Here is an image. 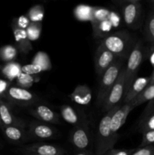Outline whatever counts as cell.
Returning <instances> with one entry per match:
<instances>
[{
	"label": "cell",
	"mask_w": 154,
	"mask_h": 155,
	"mask_svg": "<svg viewBox=\"0 0 154 155\" xmlns=\"http://www.w3.org/2000/svg\"><path fill=\"white\" fill-rule=\"evenodd\" d=\"M2 148V145L1 142H0V148Z\"/></svg>",
	"instance_id": "obj_42"
},
{
	"label": "cell",
	"mask_w": 154,
	"mask_h": 155,
	"mask_svg": "<svg viewBox=\"0 0 154 155\" xmlns=\"http://www.w3.org/2000/svg\"><path fill=\"white\" fill-rule=\"evenodd\" d=\"M18 151H27L40 155H66L67 152L60 146L51 144L37 143L21 145Z\"/></svg>",
	"instance_id": "obj_11"
},
{
	"label": "cell",
	"mask_w": 154,
	"mask_h": 155,
	"mask_svg": "<svg viewBox=\"0 0 154 155\" xmlns=\"http://www.w3.org/2000/svg\"><path fill=\"white\" fill-rule=\"evenodd\" d=\"M152 100H154V84H149L131 103L135 107L146 101Z\"/></svg>",
	"instance_id": "obj_22"
},
{
	"label": "cell",
	"mask_w": 154,
	"mask_h": 155,
	"mask_svg": "<svg viewBox=\"0 0 154 155\" xmlns=\"http://www.w3.org/2000/svg\"><path fill=\"white\" fill-rule=\"evenodd\" d=\"M146 55L149 63L154 68V44H151L149 49L146 50Z\"/></svg>",
	"instance_id": "obj_36"
},
{
	"label": "cell",
	"mask_w": 154,
	"mask_h": 155,
	"mask_svg": "<svg viewBox=\"0 0 154 155\" xmlns=\"http://www.w3.org/2000/svg\"><path fill=\"white\" fill-rule=\"evenodd\" d=\"M18 152L21 153L23 155H40L38 154H35V153H31V152H27V151H18Z\"/></svg>",
	"instance_id": "obj_40"
},
{
	"label": "cell",
	"mask_w": 154,
	"mask_h": 155,
	"mask_svg": "<svg viewBox=\"0 0 154 155\" xmlns=\"http://www.w3.org/2000/svg\"><path fill=\"white\" fill-rule=\"evenodd\" d=\"M125 66L121 71L119 77L117 81L116 82L112 89L109 92L108 95L106 97L101 109L103 112H108L115 106L118 105L121 103L122 99H123L125 95Z\"/></svg>",
	"instance_id": "obj_7"
},
{
	"label": "cell",
	"mask_w": 154,
	"mask_h": 155,
	"mask_svg": "<svg viewBox=\"0 0 154 155\" xmlns=\"http://www.w3.org/2000/svg\"><path fill=\"white\" fill-rule=\"evenodd\" d=\"M151 3H152V4H154V0H153V1L151 2Z\"/></svg>",
	"instance_id": "obj_43"
},
{
	"label": "cell",
	"mask_w": 154,
	"mask_h": 155,
	"mask_svg": "<svg viewBox=\"0 0 154 155\" xmlns=\"http://www.w3.org/2000/svg\"><path fill=\"white\" fill-rule=\"evenodd\" d=\"M122 104V103H120L107 112L100 120L98 127V133H97V155H104L107 151L113 149L116 141L118 140L119 135L113 134L111 130L110 124H111V118L113 114Z\"/></svg>",
	"instance_id": "obj_2"
},
{
	"label": "cell",
	"mask_w": 154,
	"mask_h": 155,
	"mask_svg": "<svg viewBox=\"0 0 154 155\" xmlns=\"http://www.w3.org/2000/svg\"><path fill=\"white\" fill-rule=\"evenodd\" d=\"M135 149H113L107 151L104 155H131Z\"/></svg>",
	"instance_id": "obj_34"
},
{
	"label": "cell",
	"mask_w": 154,
	"mask_h": 155,
	"mask_svg": "<svg viewBox=\"0 0 154 155\" xmlns=\"http://www.w3.org/2000/svg\"><path fill=\"white\" fill-rule=\"evenodd\" d=\"M149 77L136 78L130 87L128 92L125 94L122 100V104L130 103L149 85Z\"/></svg>",
	"instance_id": "obj_17"
},
{
	"label": "cell",
	"mask_w": 154,
	"mask_h": 155,
	"mask_svg": "<svg viewBox=\"0 0 154 155\" xmlns=\"http://www.w3.org/2000/svg\"><path fill=\"white\" fill-rule=\"evenodd\" d=\"M70 142L78 151H83L88 147L90 143L89 124L85 117L71 132Z\"/></svg>",
	"instance_id": "obj_9"
},
{
	"label": "cell",
	"mask_w": 154,
	"mask_h": 155,
	"mask_svg": "<svg viewBox=\"0 0 154 155\" xmlns=\"http://www.w3.org/2000/svg\"><path fill=\"white\" fill-rule=\"evenodd\" d=\"M2 127V122H1V120H0V129Z\"/></svg>",
	"instance_id": "obj_41"
},
{
	"label": "cell",
	"mask_w": 154,
	"mask_h": 155,
	"mask_svg": "<svg viewBox=\"0 0 154 155\" xmlns=\"http://www.w3.org/2000/svg\"><path fill=\"white\" fill-rule=\"evenodd\" d=\"M3 97L10 102L21 107H32L40 101V98L37 95L18 86H9Z\"/></svg>",
	"instance_id": "obj_6"
},
{
	"label": "cell",
	"mask_w": 154,
	"mask_h": 155,
	"mask_svg": "<svg viewBox=\"0 0 154 155\" xmlns=\"http://www.w3.org/2000/svg\"><path fill=\"white\" fill-rule=\"evenodd\" d=\"M125 61L124 58H117L101 75L97 95V104L98 106H102L109 92L117 81L121 71L124 68Z\"/></svg>",
	"instance_id": "obj_3"
},
{
	"label": "cell",
	"mask_w": 154,
	"mask_h": 155,
	"mask_svg": "<svg viewBox=\"0 0 154 155\" xmlns=\"http://www.w3.org/2000/svg\"><path fill=\"white\" fill-rule=\"evenodd\" d=\"M3 74L9 80H13V79L18 78V76L21 73V66L19 64H17L15 62H11L7 63L5 66L3 67L2 69Z\"/></svg>",
	"instance_id": "obj_26"
},
{
	"label": "cell",
	"mask_w": 154,
	"mask_h": 155,
	"mask_svg": "<svg viewBox=\"0 0 154 155\" xmlns=\"http://www.w3.org/2000/svg\"><path fill=\"white\" fill-rule=\"evenodd\" d=\"M15 20H16V23L18 25V27H20L22 29H24V30L27 28V27H28L30 23V21L27 18V15H21L19 18H15Z\"/></svg>",
	"instance_id": "obj_35"
},
{
	"label": "cell",
	"mask_w": 154,
	"mask_h": 155,
	"mask_svg": "<svg viewBox=\"0 0 154 155\" xmlns=\"http://www.w3.org/2000/svg\"><path fill=\"white\" fill-rule=\"evenodd\" d=\"M60 116L68 124L71 125H79L83 120V117L80 116L79 114L72 107L68 104H63L60 108Z\"/></svg>",
	"instance_id": "obj_19"
},
{
	"label": "cell",
	"mask_w": 154,
	"mask_h": 155,
	"mask_svg": "<svg viewBox=\"0 0 154 155\" xmlns=\"http://www.w3.org/2000/svg\"><path fill=\"white\" fill-rule=\"evenodd\" d=\"M0 120L2 127H26V123L22 119L15 116L12 112V109L8 103L0 98Z\"/></svg>",
	"instance_id": "obj_14"
},
{
	"label": "cell",
	"mask_w": 154,
	"mask_h": 155,
	"mask_svg": "<svg viewBox=\"0 0 154 155\" xmlns=\"http://www.w3.org/2000/svg\"><path fill=\"white\" fill-rule=\"evenodd\" d=\"M27 131L29 141L49 140L58 135L57 129L49 124L35 120L29 123Z\"/></svg>",
	"instance_id": "obj_8"
},
{
	"label": "cell",
	"mask_w": 154,
	"mask_h": 155,
	"mask_svg": "<svg viewBox=\"0 0 154 155\" xmlns=\"http://www.w3.org/2000/svg\"><path fill=\"white\" fill-rule=\"evenodd\" d=\"M146 54V48H145L141 40H137L127 58V63L125 65V95L128 92L133 82L137 78V72Z\"/></svg>",
	"instance_id": "obj_4"
},
{
	"label": "cell",
	"mask_w": 154,
	"mask_h": 155,
	"mask_svg": "<svg viewBox=\"0 0 154 155\" xmlns=\"http://www.w3.org/2000/svg\"><path fill=\"white\" fill-rule=\"evenodd\" d=\"M121 8L124 21L131 30H137L142 23V6L138 0L121 1Z\"/></svg>",
	"instance_id": "obj_5"
},
{
	"label": "cell",
	"mask_w": 154,
	"mask_h": 155,
	"mask_svg": "<svg viewBox=\"0 0 154 155\" xmlns=\"http://www.w3.org/2000/svg\"><path fill=\"white\" fill-rule=\"evenodd\" d=\"M33 61H34L33 62V64H38L40 67H42L44 71L48 70L51 68L49 59H48V55L46 54H45V53H38L36 55V57L34 58V60Z\"/></svg>",
	"instance_id": "obj_29"
},
{
	"label": "cell",
	"mask_w": 154,
	"mask_h": 155,
	"mask_svg": "<svg viewBox=\"0 0 154 155\" xmlns=\"http://www.w3.org/2000/svg\"><path fill=\"white\" fill-rule=\"evenodd\" d=\"M74 155H93L89 151H85V150H83V151H77V152L75 153Z\"/></svg>",
	"instance_id": "obj_38"
},
{
	"label": "cell",
	"mask_w": 154,
	"mask_h": 155,
	"mask_svg": "<svg viewBox=\"0 0 154 155\" xmlns=\"http://www.w3.org/2000/svg\"><path fill=\"white\" fill-rule=\"evenodd\" d=\"M42 22H30L26 29L27 36L30 41L37 40L42 33Z\"/></svg>",
	"instance_id": "obj_28"
},
{
	"label": "cell",
	"mask_w": 154,
	"mask_h": 155,
	"mask_svg": "<svg viewBox=\"0 0 154 155\" xmlns=\"http://www.w3.org/2000/svg\"><path fill=\"white\" fill-rule=\"evenodd\" d=\"M17 80H18V84L23 86V88L31 86L34 82V80L31 75H27V74H23V73H21Z\"/></svg>",
	"instance_id": "obj_31"
},
{
	"label": "cell",
	"mask_w": 154,
	"mask_h": 155,
	"mask_svg": "<svg viewBox=\"0 0 154 155\" xmlns=\"http://www.w3.org/2000/svg\"><path fill=\"white\" fill-rule=\"evenodd\" d=\"M93 7L86 5H79L74 9V15L76 19L82 21H90L92 17Z\"/></svg>",
	"instance_id": "obj_24"
},
{
	"label": "cell",
	"mask_w": 154,
	"mask_h": 155,
	"mask_svg": "<svg viewBox=\"0 0 154 155\" xmlns=\"http://www.w3.org/2000/svg\"><path fill=\"white\" fill-rule=\"evenodd\" d=\"M145 36L150 44H154V8L149 12L146 21Z\"/></svg>",
	"instance_id": "obj_27"
},
{
	"label": "cell",
	"mask_w": 154,
	"mask_h": 155,
	"mask_svg": "<svg viewBox=\"0 0 154 155\" xmlns=\"http://www.w3.org/2000/svg\"><path fill=\"white\" fill-rule=\"evenodd\" d=\"M131 103H126V104H122L120 107L116 110L113 114L111 118V130L113 134H118V131L120 130L121 127L126 122L127 117L130 112L134 109Z\"/></svg>",
	"instance_id": "obj_16"
},
{
	"label": "cell",
	"mask_w": 154,
	"mask_h": 155,
	"mask_svg": "<svg viewBox=\"0 0 154 155\" xmlns=\"http://www.w3.org/2000/svg\"><path fill=\"white\" fill-rule=\"evenodd\" d=\"M17 48L14 45H7L0 48V60L6 63L14 62L18 56Z\"/></svg>",
	"instance_id": "obj_23"
},
{
	"label": "cell",
	"mask_w": 154,
	"mask_h": 155,
	"mask_svg": "<svg viewBox=\"0 0 154 155\" xmlns=\"http://www.w3.org/2000/svg\"><path fill=\"white\" fill-rule=\"evenodd\" d=\"M110 16V12L107 8L101 7H93V12H92V17L90 22L91 23L92 29L95 31L97 29L98 26L101 23L109 20Z\"/></svg>",
	"instance_id": "obj_21"
},
{
	"label": "cell",
	"mask_w": 154,
	"mask_h": 155,
	"mask_svg": "<svg viewBox=\"0 0 154 155\" xmlns=\"http://www.w3.org/2000/svg\"><path fill=\"white\" fill-rule=\"evenodd\" d=\"M131 155H154V145L142 147L139 149L135 150Z\"/></svg>",
	"instance_id": "obj_33"
},
{
	"label": "cell",
	"mask_w": 154,
	"mask_h": 155,
	"mask_svg": "<svg viewBox=\"0 0 154 155\" xmlns=\"http://www.w3.org/2000/svg\"><path fill=\"white\" fill-rule=\"evenodd\" d=\"M72 101L81 105H87L91 101L92 94L90 88L86 85H79L69 95Z\"/></svg>",
	"instance_id": "obj_18"
},
{
	"label": "cell",
	"mask_w": 154,
	"mask_h": 155,
	"mask_svg": "<svg viewBox=\"0 0 154 155\" xmlns=\"http://www.w3.org/2000/svg\"><path fill=\"white\" fill-rule=\"evenodd\" d=\"M11 28L13 31L14 40L16 42V48L21 54H27L33 49L31 41L27 36V32L24 29L18 27L16 23V20L13 19L11 22Z\"/></svg>",
	"instance_id": "obj_13"
},
{
	"label": "cell",
	"mask_w": 154,
	"mask_h": 155,
	"mask_svg": "<svg viewBox=\"0 0 154 155\" xmlns=\"http://www.w3.org/2000/svg\"><path fill=\"white\" fill-rule=\"evenodd\" d=\"M136 38L127 30H119L101 39L99 43L120 58L126 60L137 42Z\"/></svg>",
	"instance_id": "obj_1"
},
{
	"label": "cell",
	"mask_w": 154,
	"mask_h": 155,
	"mask_svg": "<svg viewBox=\"0 0 154 155\" xmlns=\"http://www.w3.org/2000/svg\"><path fill=\"white\" fill-rule=\"evenodd\" d=\"M149 108H146L139 124V131L142 134L150 130H154V107H151L149 105Z\"/></svg>",
	"instance_id": "obj_20"
},
{
	"label": "cell",
	"mask_w": 154,
	"mask_h": 155,
	"mask_svg": "<svg viewBox=\"0 0 154 155\" xmlns=\"http://www.w3.org/2000/svg\"><path fill=\"white\" fill-rule=\"evenodd\" d=\"M8 87V83L7 82L0 80V97H3Z\"/></svg>",
	"instance_id": "obj_37"
},
{
	"label": "cell",
	"mask_w": 154,
	"mask_h": 155,
	"mask_svg": "<svg viewBox=\"0 0 154 155\" xmlns=\"http://www.w3.org/2000/svg\"><path fill=\"white\" fill-rule=\"evenodd\" d=\"M44 70L42 67L36 64H26L24 66H21V73L27 74V75H33V74H37L39 73L42 72Z\"/></svg>",
	"instance_id": "obj_30"
},
{
	"label": "cell",
	"mask_w": 154,
	"mask_h": 155,
	"mask_svg": "<svg viewBox=\"0 0 154 155\" xmlns=\"http://www.w3.org/2000/svg\"><path fill=\"white\" fill-rule=\"evenodd\" d=\"M1 130L6 139L11 143L24 145V143L30 142L27 136V131L24 127L10 126L2 127Z\"/></svg>",
	"instance_id": "obj_15"
},
{
	"label": "cell",
	"mask_w": 154,
	"mask_h": 155,
	"mask_svg": "<svg viewBox=\"0 0 154 155\" xmlns=\"http://www.w3.org/2000/svg\"><path fill=\"white\" fill-rule=\"evenodd\" d=\"M45 15V9L42 5L39 4L33 5L27 12V17L30 22H42Z\"/></svg>",
	"instance_id": "obj_25"
},
{
	"label": "cell",
	"mask_w": 154,
	"mask_h": 155,
	"mask_svg": "<svg viewBox=\"0 0 154 155\" xmlns=\"http://www.w3.org/2000/svg\"><path fill=\"white\" fill-rule=\"evenodd\" d=\"M149 84H154V68H153V71H152V74H151V76L149 77Z\"/></svg>",
	"instance_id": "obj_39"
},
{
	"label": "cell",
	"mask_w": 154,
	"mask_h": 155,
	"mask_svg": "<svg viewBox=\"0 0 154 155\" xmlns=\"http://www.w3.org/2000/svg\"><path fill=\"white\" fill-rule=\"evenodd\" d=\"M118 57L105 48L101 44H98L95 53V68L97 74L101 77L104 71L111 66Z\"/></svg>",
	"instance_id": "obj_10"
},
{
	"label": "cell",
	"mask_w": 154,
	"mask_h": 155,
	"mask_svg": "<svg viewBox=\"0 0 154 155\" xmlns=\"http://www.w3.org/2000/svg\"><path fill=\"white\" fill-rule=\"evenodd\" d=\"M28 113L39 121L46 124H60V116L49 107L44 104H36L30 107Z\"/></svg>",
	"instance_id": "obj_12"
},
{
	"label": "cell",
	"mask_w": 154,
	"mask_h": 155,
	"mask_svg": "<svg viewBox=\"0 0 154 155\" xmlns=\"http://www.w3.org/2000/svg\"><path fill=\"white\" fill-rule=\"evenodd\" d=\"M154 143V130L146 132L143 133V137H142L141 143H140V148L142 147L148 146V145H152Z\"/></svg>",
	"instance_id": "obj_32"
}]
</instances>
